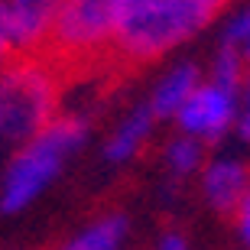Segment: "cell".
<instances>
[{"label": "cell", "instance_id": "1", "mask_svg": "<svg viewBox=\"0 0 250 250\" xmlns=\"http://www.w3.org/2000/svg\"><path fill=\"white\" fill-rule=\"evenodd\" d=\"M228 0H121L114 59L143 65L166 56L211 23Z\"/></svg>", "mask_w": 250, "mask_h": 250}, {"label": "cell", "instance_id": "2", "mask_svg": "<svg viewBox=\"0 0 250 250\" xmlns=\"http://www.w3.org/2000/svg\"><path fill=\"white\" fill-rule=\"evenodd\" d=\"M59 68L42 52L13 56L0 72V133L33 140L59 117Z\"/></svg>", "mask_w": 250, "mask_h": 250}, {"label": "cell", "instance_id": "3", "mask_svg": "<svg viewBox=\"0 0 250 250\" xmlns=\"http://www.w3.org/2000/svg\"><path fill=\"white\" fill-rule=\"evenodd\" d=\"M121 0H62L42 56L56 68L111 62L117 46Z\"/></svg>", "mask_w": 250, "mask_h": 250}, {"label": "cell", "instance_id": "4", "mask_svg": "<svg viewBox=\"0 0 250 250\" xmlns=\"http://www.w3.org/2000/svg\"><path fill=\"white\" fill-rule=\"evenodd\" d=\"M84 133H88L84 117H56L42 133L26 140L23 149L13 156L7 176H3L0 208L3 211H20L23 205L33 202L52 182L62 159L84 140Z\"/></svg>", "mask_w": 250, "mask_h": 250}, {"label": "cell", "instance_id": "5", "mask_svg": "<svg viewBox=\"0 0 250 250\" xmlns=\"http://www.w3.org/2000/svg\"><path fill=\"white\" fill-rule=\"evenodd\" d=\"M237 98H241L237 91H228V88H221L214 82H202L172 121L179 124V130L186 137H195L202 143H214L237 121Z\"/></svg>", "mask_w": 250, "mask_h": 250}, {"label": "cell", "instance_id": "6", "mask_svg": "<svg viewBox=\"0 0 250 250\" xmlns=\"http://www.w3.org/2000/svg\"><path fill=\"white\" fill-rule=\"evenodd\" d=\"M7 13V26L17 56H36L42 52L56 23L62 0H0Z\"/></svg>", "mask_w": 250, "mask_h": 250}, {"label": "cell", "instance_id": "7", "mask_svg": "<svg viewBox=\"0 0 250 250\" xmlns=\"http://www.w3.org/2000/svg\"><path fill=\"white\" fill-rule=\"evenodd\" d=\"M202 192H205V202L211 205L214 211H224V214L237 211L250 192V166L234 156L214 159V163L205 166Z\"/></svg>", "mask_w": 250, "mask_h": 250}, {"label": "cell", "instance_id": "8", "mask_svg": "<svg viewBox=\"0 0 250 250\" xmlns=\"http://www.w3.org/2000/svg\"><path fill=\"white\" fill-rule=\"evenodd\" d=\"M202 84V72L195 62H176L172 68L159 75V82L153 84V94H149V111L153 117H176L182 111V104L192 98V91Z\"/></svg>", "mask_w": 250, "mask_h": 250}, {"label": "cell", "instance_id": "9", "mask_svg": "<svg viewBox=\"0 0 250 250\" xmlns=\"http://www.w3.org/2000/svg\"><path fill=\"white\" fill-rule=\"evenodd\" d=\"M153 124H156V117H153V111L149 107H137V111H130L127 117L121 121V127L114 130L111 143H107V159H114V163H124V159L137 156V149L143 146L149 140V133H153Z\"/></svg>", "mask_w": 250, "mask_h": 250}, {"label": "cell", "instance_id": "10", "mask_svg": "<svg viewBox=\"0 0 250 250\" xmlns=\"http://www.w3.org/2000/svg\"><path fill=\"white\" fill-rule=\"evenodd\" d=\"M127 237V218L124 214H107L88 231H82L75 241H68L62 250H121Z\"/></svg>", "mask_w": 250, "mask_h": 250}, {"label": "cell", "instance_id": "11", "mask_svg": "<svg viewBox=\"0 0 250 250\" xmlns=\"http://www.w3.org/2000/svg\"><path fill=\"white\" fill-rule=\"evenodd\" d=\"M244 72H247V59H244L241 49L218 46V52H214V59H211V78H208V82L221 84L228 91H241Z\"/></svg>", "mask_w": 250, "mask_h": 250}, {"label": "cell", "instance_id": "12", "mask_svg": "<svg viewBox=\"0 0 250 250\" xmlns=\"http://www.w3.org/2000/svg\"><path fill=\"white\" fill-rule=\"evenodd\" d=\"M202 159H205V143L202 140H195V137H176L172 143H169L166 149V163L169 169H172V176H192L195 169L202 166Z\"/></svg>", "mask_w": 250, "mask_h": 250}, {"label": "cell", "instance_id": "13", "mask_svg": "<svg viewBox=\"0 0 250 250\" xmlns=\"http://www.w3.org/2000/svg\"><path fill=\"white\" fill-rule=\"evenodd\" d=\"M250 42V7H241L237 13H231L228 17V23H224L221 29V46H231V49H241Z\"/></svg>", "mask_w": 250, "mask_h": 250}, {"label": "cell", "instance_id": "14", "mask_svg": "<svg viewBox=\"0 0 250 250\" xmlns=\"http://www.w3.org/2000/svg\"><path fill=\"white\" fill-rule=\"evenodd\" d=\"M13 56H17V49H13L10 26H7V13H3V3H0V72H3V65H7Z\"/></svg>", "mask_w": 250, "mask_h": 250}, {"label": "cell", "instance_id": "15", "mask_svg": "<svg viewBox=\"0 0 250 250\" xmlns=\"http://www.w3.org/2000/svg\"><path fill=\"white\" fill-rule=\"evenodd\" d=\"M237 231H241V237H244V244L250 247V192H247V198L241 202V208H237Z\"/></svg>", "mask_w": 250, "mask_h": 250}, {"label": "cell", "instance_id": "16", "mask_svg": "<svg viewBox=\"0 0 250 250\" xmlns=\"http://www.w3.org/2000/svg\"><path fill=\"white\" fill-rule=\"evenodd\" d=\"M156 250H188V241L182 237V234H166Z\"/></svg>", "mask_w": 250, "mask_h": 250}, {"label": "cell", "instance_id": "17", "mask_svg": "<svg viewBox=\"0 0 250 250\" xmlns=\"http://www.w3.org/2000/svg\"><path fill=\"white\" fill-rule=\"evenodd\" d=\"M247 101V107H250V65H247V72H244V82H241V91H237Z\"/></svg>", "mask_w": 250, "mask_h": 250}, {"label": "cell", "instance_id": "18", "mask_svg": "<svg viewBox=\"0 0 250 250\" xmlns=\"http://www.w3.org/2000/svg\"><path fill=\"white\" fill-rule=\"evenodd\" d=\"M241 133H244V137L250 140V107H247V114L241 117Z\"/></svg>", "mask_w": 250, "mask_h": 250}, {"label": "cell", "instance_id": "19", "mask_svg": "<svg viewBox=\"0 0 250 250\" xmlns=\"http://www.w3.org/2000/svg\"><path fill=\"white\" fill-rule=\"evenodd\" d=\"M244 59H247V65H250V42L244 46Z\"/></svg>", "mask_w": 250, "mask_h": 250}]
</instances>
